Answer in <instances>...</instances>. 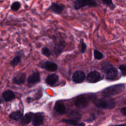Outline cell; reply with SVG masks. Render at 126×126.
Returning <instances> with one entry per match:
<instances>
[{
    "instance_id": "29",
    "label": "cell",
    "mask_w": 126,
    "mask_h": 126,
    "mask_svg": "<svg viewBox=\"0 0 126 126\" xmlns=\"http://www.w3.org/2000/svg\"><path fill=\"white\" fill-rule=\"evenodd\" d=\"M121 112L123 115L126 116V107L122 108L121 110Z\"/></svg>"
},
{
    "instance_id": "19",
    "label": "cell",
    "mask_w": 126,
    "mask_h": 126,
    "mask_svg": "<svg viewBox=\"0 0 126 126\" xmlns=\"http://www.w3.org/2000/svg\"><path fill=\"white\" fill-rule=\"evenodd\" d=\"M33 115L32 113H26L22 118L21 119V124L23 125H26L29 124L32 120Z\"/></svg>"
},
{
    "instance_id": "4",
    "label": "cell",
    "mask_w": 126,
    "mask_h": 126,
    "mask_svg": "<svg viewBox=\"0 0 126 126\" xmlns=\"http://www.w3.org/2000/svg\"><path fill=\"white\" fill-rule=\"evenodd\" d=\"M40 68L48 71L54 72L58 69V66L57 63L49 61H45L38 65Z\"/></svg>"
},
{
    "instance_id": "27",
    "label": "cell",
    "mask_w": 126,
    "mask_h": 126,
    "mask_svg": "<svg viewBox=\"0 0 126 126\" xmlns=\"http://www.w3.org/2000/svg\"><path fill=\"white\" fill-rule=\"evenodd\" d=\"M119 69L121 71L123 76H126V65L123 64L119 67Z\"/></svg>"
},
{
    "instance_id": "6",
    "label": "cell",
    "mask_w": 126,
    "mask_h": 126,
    "mask_svg": "<svg viewBox=\"0 0 126 126\" xmlns=\"http://www.w3.org/2000/svg\"><path fill=\"white\" fill-rule=\"evenodd\" d=\"M101 79V76L99 72L94 70L90 72L87 76V81L91 83H94L98 82Z\"/></svg>"
},
{
    "instance_id": "11",
    "label": "cell",
    "mask_w": 126,
    "mask_h": 126,
    "mask_svg": "<svg viewBox=\"0 0 126 126\" xmlns=\"http://www.w3.org/2000/svg\"><path fill=\"white\" fill-rule=\"evenodd\" d=\"M32 124L34 126H38L42 125L44 123V116L40 113H36L34 114L32 120Z\"/></svg>"
},
{
    "instance_id": "30",
    "label": "cell",
    "mask_w": 126,
    "mask_h": 126,
    "mask_svg": "<svg viewBox=\"0 0 126 126\" xmlns=\"http://www.w3.org/2000/svg\"><path fill=\"white\" fill-rule=\"evenodd\" d=\"M126 126V124H120V125H117L115 126Z\"/></svg>"
},
{
    "instance_id": "14",
    "label": "cell",
    "mask_w": 126,
    "mask_h": 126,
    "mask_svg": "<svg viewBox=\"0 0 126 126\" xmlns=\"http://www.w3.org/2000/svg\"><path fill=\"white\" fill-rule=\"evenodd\" d=\"M59 80V76L56 73H53L48 75L46 79L45 82L49 86H54Z\"/></svg>"
},
{
    "instance_id": "10",
    "label": "cell",
    "mask_w": 126,
    "mask_h": 126,
    "mask_svg": "<svg viewBox=\"0 0 126 126\" xmlns=\"http://www.w3.org/2000/svg\"><path fill=\"white\" fill-rule=\"evenodd\" d=\"M86 78L85 73L82 70H77L74 72L72 76V81L76 83H81Z\"/></svg>"
},
{
    "instance_id": "13",
    "label": "cell",
    "mask_w": 126,
    "mask_h": 126,
    "mask_svg": "<svg viewBox=\"0 0 126 126\" xmlns=\"http://www.w3.org/2000/svg\"><path fill=\"white\" fill-rule=\"evenodd\" d=\"M22 51V50L19 51L18 52H16L15 53V56L13 58V59L9 63L11 66L13 67H15L17 66L21 62L22 54H23V52L21 53Z\"/></svg>"
},
{
    "instance_id": "1",
    "label": "cell",
    "mask_w": 126,
    "mask_h": 126,
    "mask_svg": "<svg viewBox=\"0 0 126 126\" xmlns=\"http://www.w3.org/2000/svg\"><path fill=\"white\" fill-rule=\"evenodd\" d=\"M90 100L97 107L102 109H112L115 106V102L114 100L109 97H105L98 99L95 95H90Z\"/></svg>"
},
{
    "instance_id": "5",
    "label": "cell",
    "mask_w": 126,
    "mask_h": 126,
    "mask_svg": "<svg viewBox=\"0 0 126 126\" xmlns=\"http://www.w3.org/2000/svg\"><path fill=\"white\" fill-rule=\"evenodd\" d=\"M89 98L85 96H80L77 98L74 101V105L78 108L83 109L86 108L89 104Z\"/></svg>"
},
{
    "instance_id": "28",
    "label": "cell",
    "mask_w": 126,
    "mask_h": 126,
    "mask_svg": "<svg viewBox=\"0 0 126 126\" xmlns=\"http://www.w3.org/2000/svg\"><path fill=\"white\" fill-rule=\"evenodd\" d=\"M94 119H95V115L94 114H92L90 116V117L89 118V119L87 120V121L89 122H91L93 121Z\"/></svg>"
},
{
    "instance_id": "24",
    "label": "cell",
    "mask_w": 126,
    "mask_h": 126,
    "mask_svg": "<svg viewBox=\"0 0 126 126\" xmlns=\"http://www.w3.org/2000/svg\"><path fill=\"white\" fill-rule=\"evenodd\" d=\"M41 53L45 57H48L51 55V51L47 47H44L41 49Z\"/></svg>"
},
{
    "instance_id": "7",
    "label": "cell",
    "mask_w": 126,
    "mask_h": 126,
    "mask_svg": "<svg viewBox=\"0 0 126 126\" xmlns=\"http://www.w3.org/2000/svg\"><path fill=\"white\" fill-rule=\"evenodd\" d=\"M65 5L62 3L56 2H52L50 6L48 8L47 10H50L53 13L56 14H60L63 11Z\"/></svg>"
},
{
    "instance_id": "20",
    "label": "cell",
    "mask_w": 126,
    "mask_h": 126,
    "mask_svg": "<svg viewBox=\"0 0 126 126\" xmlns=\"http://www.w3.org/2000/svg\"><path fill=\"white\" fill-rule=\"evenodd\" d=\"M62 121L67 124L75 126H85L84 123H79L78 121L73 119H63Z\"/></svg>"
},
{
    "instance_id": "8",
    "label": "cell",
    "mask_w": 126,
    "mask_h": 126,
    "mask_svg": "<svg viewBox=\"0 0 126 126\" xmlns=\"http://www.w3.org/2000/svg\"><path fill=\"white\" fill-rule=\"evenodd\" d=\"M66 46V43L64 40H60L56 43L54 47L53 51L55 55L58 57L62 53Z\"/></svg>"
},
{
    "instance_id": "25",
    "label": "cell",
    "mask_w": 126,
    "mask_h": 126,
    "mask_svg": "<svg viewBox=\"0 0 126 126\" xmlns=\"http://www.w3.org/2000/svg\"><path fill=\"white\" fill-rule=\"evenodd\" d=\"M102 3L109 6L111 9H113L115 8V5L113 4L112 0H101Z\"/></svg>"
},
{
    "instance_id": "22",
    "label": "cell",
    "mask_w": 126,
    "mask_h": 126,
    "mask_svg": "<svg viewBox=\"0 0 126 126\" xmlns=\"http://www.w3.org/2000/svg\"><path fill=\"white\" fill-rule=\"evenodd\" d=\"M21 3L18 1H16L13 2L11 4L10 6V9L12 11H17L20 9V8L21 7Z\"/></svg>"
},
{
    "instance_id": "9",
    "label": "cell",
    "mask_w": 126,
    "mask_h": 126,
    "mask_svg": "<svg viewBox=\"0 0 126 126\" xmlns=\"http://www.w3.org/2000/svg\"><path fill=\"white\" fill-rule=\"evenodd\" d=\"M104 72L106 75V78L107 80H114L118 77V71L116 68L113 67V66L105 70Z\"/></svg>"
},
{
    "instance_id": "16",
    "label": "cell",
    "mask_w": 126,
    "mask_h": 126,
    "mask_svg": "<svg viewBox=\"0 0 126 126\" xmlns=\"http://www.w3.org/2000/svg\"><path fill=\"white\" fill-rule=\"evenodd\" d=\"M2 97L5 101H10L14 99L15 97V95L12 91L6 90L3 92L2 94Z\"/></svg>"
},
{
    "instance_id": "21",
    "label": "cell",
    "mask_w": 126,
    "mask_h": 126,
    "mask_svg": "<svg viewBox=\"0 0 126 126\" xmlns=\"http://www.w3.org/2000/svg\"><path fill=\"white\" fill-rule=\"evenodd\" d=\"M9 117L12 120H18L22 118V113L20 111H15L9 115Z\"/></svg>"
},
{
    "instance_id": "23",
    "label": "cell",
    "mask_w": 126,
    "mask_h": 126,
    "mask_svg": "<svg viewBox=\"0 0 126 126\" xmlns=\"http://www.w3.org/2000/svg\"><path fill=\"white\" fill-rule=\"evenodd\" d=\"M94 56L95 59L99 60L103 58V54L98 50L96 49H94Z\"/></svg>"
},
{
    "instance_id": "2",
    "label": "cell",
    "mask_w": 126,
    "mask_h": 126,
    "mask_svg": "<svg viewBox=\"0 0 126 126\" xmlns=\"http://www.w3.org/2000/svg\"><path fill=\"white\" fill-rule=\"evenodd\" d=\"M125 85L124 84H119L109 86L104 89L101 92L104 97H110L121 93L124 91Z\"/></svg>"
},
{
    "instance_id": "15",
    "label": "cell",
    "mask_w": 126,
    "mask_h": 126,
    "mask_svg": "<svg viewBox=\"0 0 126 126\" xmlns=\"http://www.w3.org/2000/svg\"><path fill=\"white\" fill-rule=\"evenodd\" d=\"M26 75L24 73H19L13 79V82L17 85H21L25 83Z\"/></svg>"
},
{
    "instance_id": "31",
    "label": "cell",
    "mask_w": 126,
    "mask_h": 126,
    "mask_svg": "<svg viewBox=\"0 0 126 126\" xmlns=\"http://www.w3.org/2000/svg\"><path fill=\"white\" fill-rule=\"evenodd\" d=\"M27 101H28V102H31V101H32V98H31V97H28V98H27Z\"/></svg>"
},
{
    "instance_id": "3",
    "label": "cell",
    "mask_w": 126,
    "mask_h": 126,
    "mask_svg": "<svg viewBox=\"0 0 126 126\" xmlns=\"http://www.w3.org/2000/svg\"><path fill=\"white\" fill-rule=\"evenodd\" d=\"M99 5V0H75L73 2V6L76 10L86 6L96 7Z\"/></svg>"
},
{
    "instance_id": "18",
    "label": "cell",
    "mask_w": 126,
    "mask_h": 126,
    "mask_svg": "<svg viewBox=\"0 0 126 126\" xmlns=\"http://www.w3.org/2000/svg\"><path fill=\"white\" fill-rule=\"evenodd\" d=\"M67 115L69 118H71V119H73L77 121L80 120L81 118V114L77 111L74 110H70Z\"/></svg>"
},
{
    "instance_id": "26",
    "label": "cell",
    "mask_w": 126,
    "mask_h": 126,
    "mask_svg": "<svg viewBox=\"0 0 126 126\" xmlns=\"http://www.w3.org/2000/svg\"><path fill=\"white\" fill-rule=\"evenodd\" d=\"M80 46H81V53L82 54H84L86 50L87 49V45L84 42L83 39L80 42Z\"/></svg>"
},
{
    "instance_id": "12",
    "label": "cell",
    "mask_w": 126,
    "mask_h": 126,
    "mask_svg": "<svg viewBox=\"0 0 126 126\" xmlns=\"http://www.w3.org/2000/svg\"><path fill=\"white\" fill-rule=\"evenodd\" d=\"M40 81V73L38 71H34L28 78V82L29 85L36 84Z\"/></svg>"
},
{
    "instance_id": "17",
    "label": "cell",
    "mask_w": 126,
    "mask_h": 126,
    "mask_svg": "<svg viewBox=\"0 0 126 126\" xmlns=\"http://www.w3.org/2000/svg\"><path fill=\"white\" fill-rule=\"evenodd\" d=\"M54 110L59 114L63 115L65 113L66 107L65 105L59 102H56L54 106Z\"/></svg>"
}]
</instances>
